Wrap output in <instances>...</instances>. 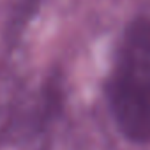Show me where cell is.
I'll list each match as a JSON object with an SVG mask.
<instances>
[{"label":"cell","instance_id":"cell-1","mask_svg":"<svg viewBox=\"0 0 150 150\" xmlns=\"http://www.w3.org/2000/svg\"><path fill=\"white\" fill-rule=\"evenodd\" d=\"M108 99L122 134L150 141V20L136 18L125 28Z\"/></svg>","mask_w":150,"mask_h":150},{"label":"cell","instance_id":"cell-2","mask_svg":"<svg viewBox=\"0 0 150 150\" xmlns=\"http://www.w3.org/2000/svg\"><path fill=\"white\" fill-rule=\"evenodd\" d=\"M35 7H37V0H13V9L9 14V35L11 37L21 32V28L30 20Z\"/></svg>","mask_w":150,"mask_h":150}]
</instances>
